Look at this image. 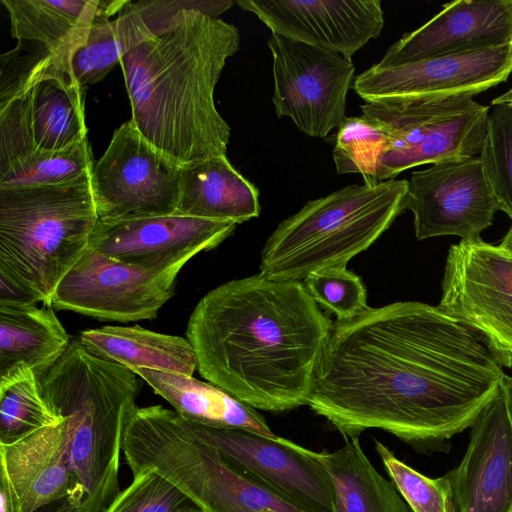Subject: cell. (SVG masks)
Listing matches in <instances>:
<instances>
[{
  "label": "cell",
  "instance_id": "cell-1",
  "mask_svg": "<svg viewBox=\"0 0 512 512\" xmlns=\"http://www.w3.org/2000/svg\"><path fill=\"white\" fill-rule=\"evenodd\" d=\"M505 375L438 306L399 301L333 321L307 405L347 440L377 428L436 445L473 425Z\"/></svg>",
  "mask_w": 512,
  "mask_h": 512
},
{
  "label": "cell",
  "instance_id": "cell-2",
  "mask_svg": "<svg viewBox=\"0 0 512 512\" xmlns=\"http://www.w3.org/2000/svg\"><path fill=\"white\" fill-rule=\"evenodd\" d=\"M332 325L303 281L259 273L205 294L186 339L203 378L254 409L282 412L307 405Z\"/></svg>",
  "mask_w": 512,
  "mask_h": 512
},
{
  "label": "cell",
  "instance_id": "cell-3",
  "mask_svg": "<svg viewBox=\"0 0 512 512\" xmlns=\"http://www.w3.org/2000/svg\"><path fill=\"white\" fill-rule=\"evenodd\" d=\"M239 47L236 26L187 8L120 59L132 122L181 167L227 154L231 128L214 91Z\"/></svg>",
  "mask_w": 512,
  "mask_h": 512
},
{
  "label": "cell",
  "instance_id": "cell-4",
  "mask_svg": "<svg viewBox=\"0 0 512 512\" xmlns=\"http://www.w3.org/2000/svg\"><path fill=\"white\" fill-rule=\"evenodd\" d=\"M140 379L126 366L90 353L79 338L39 378L43 397L66 428L81 512H103L120 492V455Z\"/></svg>",
  "mask_w": 512,
  "mask_h": 512
},
{
  "label": "cell",
  "instance_id": "cell-5",
  "mask_svg": "<svg viewBox=\"0 0 512 512\" xmlns=\"http://www.w3.org/2000/svg\"><path fill=\"white\" fill-rule=\"evenodd\" d=\"M90 171L52 185L0 189V278L44 306H52L98 221Z\"/></svg>",
  "mask_w": 512,
  "mask_h": 512
},
{
  "label": "cell",
  "instance_id": "cell-6",
  "mask_svg": "<svg viewBox=\"0 0 512 512\" xmlns=\"http://www.w3.org/2000/svg\"><path fill=\"white\" fill-rule=\"evenodd\" d=\"M408 180L351 184L307 202L279 223L267 239L260 274L303 281L309 274L346 267L406 210Z\"/></svg>",
  "mask_w": 512,
  "mask_h": 512
},
{
  "label": "cell",
  "instance_id": "cell-7",
  "mask_svg": "<svg viewBox=\"0 0 512 512\" xmlns=\"http://www.w3.org/2000/svg\"><path fill=\"white\" fill-rule=\"evenodd\" d=\"M489 109L472 95L365 103L362 115L381 130L384 143L364 183L395 179L425 164L479 155Z\"/></svg>",
  "mask_w": 512,
  "mask_h": 512
},
{
  "label": "cell",
  "instance_id": "cell-8",
  "mask_svg": "<svg viewBox=\"0 0 512 512\" xmlns=\"http://www.w3.org/2000/svg\"><path fill=\"white\" fill-rule=\"evenodd\" d=\"M438 307L512 369V255L481 238L450 247Z\"/></svg>",
  "mask_w": 512,
  "mask_h": 512
},
{
  "label": "cell",
  "instance_id": "cell-9",
  "mask_svg": "<svg viewBox=\"0 0 512 512\" xmlns=\"http://www.w3.org/2000/svg\"><path fill=\"white\" fill-rule=\"evenodd\" d=\"M181 169L144 139L132 120L123 123L90 171L98 219L175 214Z\"/></svg>",
  "mask_w": 512,
  "mask_h": 512
},
{
  "label": "cell",
  "instance_id": "cell-10",
  "mask_svg": "<svg viewBox=\"0 0 512 512\" xmlns=\"http://www.w3.org/2000/svg\"><path fill=\"white\" fill-rule=\"evenodd\" d=\"M274 93L279 118H290L310 137L325 138L347 118L346 101L354 83L351 59L326 49L271 34Z\"/></svg>",
  "mask_w": 512,
  "mask_h": 512
},
{
  "label": "cell",
  "instance_id": "cell-11",
  "mask_svg": "<svg viewBox=\"0 0 512 512\" xmlns=\"http://www.w3.org/2000/svg\"><path fill=\"white\" fill-rule=\"evenodd\" d=\"M180 420L232 466L291 504L305 512H334L332 480L312 450L279 436Z\"/></svg>",
  "mask_w": 512,
  "mask_h": 512
},
{
  "label": "cell",
  "instance_id": "cell-12",
  "mask_svg": "<svg viewBox=\"0 0 512 512\" xmlns=\"http://www.w3.org/2000/svg\"><path fill=\"white\" fill-rule=\"evenodd\" d=\"M181 269H145L88 247L59 283L52 307L102 321L153 319L174 295Z\"/></svg>",
  "mask_w": 512,
  "mask_h": 512
},
{
  "label": "cell",
  "instance_id": "cell-13",
  "mask_svg": "<svg viewBox=\"0 0 512 512\" xmlns=\"http://www.w3.org/2000/svg\"><path fill=\"white\" fill-rule=\"evenodd\" d=\"M511 73L512 42L395 66L374 64L355 77L353 89L366 103L475 96Z\"/></svg>",
  "mask_w": 512,
  "mask_h": 512
},
{
  "label": "cell",
  "instance_id": "cell-14",
  "mask_svg": "<svg viewBox=\"0 0 512 512\" xmlns=\"http://www.w3.org/2000/svg\"><path fill=\"white\" fill-rule=\"evenodd\" d=\"M406 210L414 216L418 240L439 236L473 240L493 224L500 207L477 155L412 172Z\"/></svg>",
  "mask_w": 512,
  "mask_h": 512
},
{
  "label": "cell",
  "instance_id": "cell-15",
  "mask_svg": "<svg viewBox=\"0 0 512 512\" xmlns=\"http://www.w3.org/2000/svg\"><path fill=\"white\" fill-rule=\"evenodd\" d=\"M236 226L233 221L176 213L126 220L98 219L88 247L145 269L183 268L196 254L217 247Z\"/></svg>",
  "mask_w": 512,
  "mask_h": 512
},
{
  "label": "cell",
  "instance_id": "cell-16",
  "mask_svg": "<svg viewBox=\"0 0 512 512\" xmlns=\"http://www.w3.org/2000/svg\"><path fill=\"white\" fill-rule=\"evenodd\" d=\"M1 512H81L63 421L0 444Z\"/></svg>",
  "mask_w": 512,
  "mask_h": 512
},
{
  "label": "cell",
  "instance_id": "cell-17",
  "mask_svg": "<svg viewBox=\"0 0 512 512\" xmlns=\"http://www.w3.org/2000/svg\"><path fill=\"white\" fill-rule=\"evenodd\" d=\"M272 32L351 57L384 26L379 0H238Z\"/></svg>",
  "mask_w": 512,
  "mask_h": 512
},
{
  "label": "cell",
  "instance_id": "cell-18",
  "mask_svg": "<svg viewBox=\"0 0 512 512\" xmlns=\"http://www.w3.org/2000/svg\"><path fill=\"white\" fill-rule=\"evenodd\" d=\"M469 444L445 475L454 512H512V414L503 388L470 427Z\"/></svg>",
  "mask_w": 512,
  "mask_h": 512
},
{
  "label": "cell",
  "instance_id": "cell-19",
  "mask_svg": "<svg viewBox=\"0 0 512 512\" xmlns=\"http://www.w3.org/2000/svg\"><path fill=\"white\" fill-rule=\"evenodd\" d=\"M512 42V0L448 2L429 21L391 45L379 66H395Z\"/></svg>",
  "mask_w": 512,
  "mask_h": 512
},
{
  "label": "cell",
  "instance_id": "cell-20",
  "mask_svg": "<svg viewBox=\"0 0 512 512\" xmlns=\"http://www.w3.org/2000/svg\"><path fill=\"white\" fill-rule=\"evenodd\" d=\"M230 0H128L109 21L95 24L71 58L70 73L85 88L101 81L133 48L156 35L183 9H197L215 18L232 5Z\"/></svg>",
  "mask_w": 512,
  "mask_h": 512
},
{
  "label": "cell",
  "instance_id": "cell-21",
  "mask_svg": "<svg viewBox=\"0 0 512 512\" xmlns=\"http://www.w3.org/2000/svg\"><path fill=\"white\" fill-rule=\"evenodd\" d=\"M88 137L60 151L34 142L23 94L0 107V189L52 185L73 179L93 166Z\"/></svg>",
  "mask_w": 512,
  "mask_h": 512
},
{
  "label": "cell",
  "instance_id": "cell-22",
  "mask_svg": "<svg viewBox=\"0 0 512 512\" xmlns=\"http://www.w3.org/2000/svg\"><path fill=\"white\" fill-rule=\"evenodd\" d=\"M128 0H1L10 19L13 38L36 41L56 56L60 69L70 73L76 50L90 29L117 16ZM71 74V73H70Z\"/></svg>",
  "mask_w": 512,
  "mask_h": 512
},
{
  "label": "cell",
  "instance_id": "cell-23",
  "mask_svg": "<svg viewBox=\"0 0 512 512\" xmlns=\"http://www.w3.org/2000/svg\"><path fill=\"white\" fill-rule=\"evenodd\" d=\"M182 489L203 512H305L232 466L210 445L187 464Z\"/></svg>",
  "mask_w": 512,
  "mask_h": 512
},
{
  "label": "cell",
  "instance_id": "cell-24",
  "mask_svg": "<svg viewBox=\"0 0 512 512\" xmlns=\"http://www.w3.org/2000/svg\"><path fill=\"white\" fill-rule=\"evenodd\" d=\"M260 210L258 189L227 155L182 167L176 214L240 224L258 217Z\"/></svg>",
  "mask_w": 512,
  "mask_h": 512
},
{
  "label": "cell",
  "instance_id": "cell-25",
  "mask_svg": "<svg viewBox=\"0 0 512 512\" xmlns=\"http://www.w3.org/2000/svg\"><path fill=\"white\" fill-rule=\"evenodd\" d=\"M164 398L182 419L210 427L240 428L277 436L253 407L213 385L178 373L148 368L132 369Z\"/></svg>",
  "mask_w": 512,
  "mask_h": 512
},
{
  "label": "cell",
  "instance_id": "cell-26",
  "mask_svg": "<svg viewBox=\"0 0 512 512\" xmlns=\"http://www.w3.org/2000/svg\"><path fill=\"white\" fill-rule=\"evenodd\" d=\"M70 343L52 306L0 304V378L26 366L39 379Z\"/></svg>",
  "mask_w": 512,
  "mask_h": 512
},
{
  "label": "cell",
  "instance_id": "cell-27",
  "mask_svg": "<svg viewBox=\"0 0 512 512\" xmlns=\"http://www.w3.org/2000/svg\"><path fill=\"white\" fill-rule=\"evenodd\" d=\"M79 340L93 355L130 370L148 368L193 376L198 367L196 353L187 339L139 325L89 329L80 334Z\"/></svg>",
  "mask_w": 512,
  "mask_h": 512
},
{
  "label": "cell",
  "instance_id": "cell-28",
  "mask_svg": "<svg viewBox=\"0 0 512 512\" xmlns=\"http://www.w3.org/2000/svg\"><path fill=\"white\" fill-rule=\"evenodd\" d=\"M24 94L30 130L37 147L60 151L88 137L84 88L72 76H43L36 79Z\"/></svg>",
  "mask_w": 512,
  "mask_h": 512
},
{
  "label": "cell",
  "instance_id": "cell-29",
  "mask_svg": "<svg viewBox=\"0 0 512 512\" xmlns=\"http://www.w3.org/2000/svg\"><path fill=\"white\" fill-rule=\"evenodd\" d=\"M313 454L332 480L334 512H412L394 483L371 464L358 438L334 452Z\"/></svg>",
  "mask_w": 512,
  "mask_h": 512
},
{
  "label": "cell",
  "instance_id": "cell-30",
  "mask_svg": "<svg viewBox=\"0 0 512 512\" xmlns=\"http://www.w3.org/2000/svg\"><path fill=\"white\" fill-rule=\"evenodd\" d=\"M62 421L42 395L34 371L20 366L0 378V444Z\"/></svg>",
  "mask_w": 512,
  "mask_h": 512
},
{
  "label": "cell",
  "instance_id": "cell-31",
  "mask_svg": "<svg viewBox=\"0 0 512 512\" xmlns=\"http://www.w3.org/2000/svg\"><path fill=\"white\" fill-rule=\"evenodd\" d=\"M479 157L500 211L512 220V88L491 102Z\"/></svg>",
  "mask_w": 512,
  "mask_h": 512
},
{
  "label": "cell",
  "instance_id": "cell-32",
  "mask_svg": "<svg viewBox=\"0 0 512 512\" xmlns=\"http://www.w3.org/2000/svg\"><path fill=\"white\" fill-rule=\"evenodd\" d=\"M133 474V481L120 491L103 512H201L174 483L151 468Z\"/></svg>",
  "mask_w": 512,
  "mask_h": 512
},
{
  "label": "cell",
  "instance_id": "cell-33",
  "mask_svg": "<svg viewBox=\"0 0 512 512\" xmlns=\"http://www.w3.org/2000/svg\"><path fill=\"white\" fill-rule=\"evenodd\" d=\"M375 448L399 494L412 512H454L446 475L429 478L397 459L383 443Z\"/></svg>",
  "mask_w": 512,
  "mask_h": 512
},
{
  "label": "cell",
  "instance_id": "cell-34",
  "mask_svg": "<svg viewBox=\"0 0 512 512\" xmlns=\"http://www.w3.org/2000/svg\"><path fill=\"white\" fill-rule=\"evenodd\" d=\"M383 142L381 130L365 116L347 117L338 128L332 153L337 173H357L368 181Z\"/></svg>",
  "mask_w": 512,
  "mask_h": 512
},
{
  "label": "cell",
  "instance_id": "cell-35",
  "mask_svg": "<svg viewBox=\"0 0 512 512\" xmlns=\"http://www.w3.org/2000/svg\"><path fill=\"white\" fill-rule=\"evenodd\" d=\"M303 283L313 299L337 320L350 319L368 308L364 283L346 267L313 272Z\"/></svg>",
  "mask_w": 512,
  "mask_h": 512
},
{
  "label": "cell",
  "instance_id": "cell-36",
  "mask_svg": "<svg viewBox=\"0 0 512 512\" xmlns=\"http://www.w3.org/2000/svg\"><path fill=\"white\" fill-rule=\"evenodd\" d=\"M503 388L506 393L509 408L512 414V376L505 375Z\"/></svg>",
  "mask_w": 512,
  "mask_h": 512
},
{
  "label": "cell",
  "instance_id": "cell-37",
  "mask_svg": "<svg viewBox=\"0 0 512 512\" xmlns=\"http://www.w3.org/2000/svg\"><path fill=\"white\" fill-rule=\"evenodd\" d=\"M499 246L504 249L506 252H508L510 255H512V226L508 230V232L503 237L502 241L500 242Z\"/></svg>",
  "mask_w": 512,
  "mask_h": 512
},
{
  "label": "cell",
  "instance_id": "cell-38",
  "mask_svg": "<svg viewBox=\"0 0 512 512\" xmlns=\"http://www.w3.org/2000/svg\"><path fill=\"white\" fill-rule=\"evenodd\" d=\"M201 512H203V511H201Z\"/></svg>",
  "mask_w": 512,
  "mask_h": 512
}]
</instances>
